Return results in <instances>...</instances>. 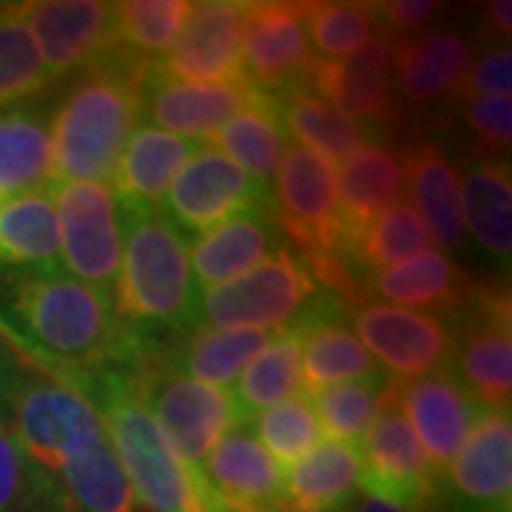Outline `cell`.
<instances>
[{
  "instance_id": "6da1fadb",
  "label": "cell",
  "mask_w": 512,
  "mask_h": 512,
  "mask_svg": "<svg viewBox=\"0 0 512 512\" xmlns=\"http://www.w3.org/2000/svg\"><path fill=\"white\" fill-rule=\"evenodd\" d=\"M0 325L55 376L134 367L148 345L117 319L111 296L60 268L0 271Z\"/></svg>"
},
{
  "instance_id": "7a4b0ae2",
  "label": "cell",
  "mask_w": 512,
  "mask_h": 512,
  "mask_svg": "<svg viewBox=\"0 0 512 512\" xmlns=\"http://www.w3.org/2000/svg\"><path fill=\"white\" fill-rule=\"evenodd\" d=\"M154 60L117 40L66 83L52 109V183H106L143 114Z\"/></svg>"
},
{
  "instance_id": "3957f363",
  "label": "cell",
  "mask_w": 512,
  "mask_h": 512,
  "mask_svg": "<svg viewBox=\"0 0 512 512\" xmlns=\"http://www.w3.org/2000/svg\"><path fill=\"white\" fill-rule=\"evenodd\" d=\"M77 387L109 430L137 504L146 512H222L205 481L185 467L137 393L131 367L60 376Z\"/></svg>"
},
{
  "instance_id": "277c9868",
  "label": "cell",
  "mask_w": 512,
  "mask_h": 512,
  "mask_svg": "<svg viewBox=\"0 0 512 512\" xmlns=\"http://www.w3.org/2000/svg\"><path fill=\"white\" fill-rule=\"evenodd\" d=\"M111 308L131 333L165 342L197 325L188 239L163 211H123V265Z\"/></svg>"
},
{
  "instance_id": "5b68a950",
  "label": "cell",
  "mask_w": 512,
  "mask_h": 512,
  "mask_svg": "<svg viewBox=\"0 0 512 512\" xmlns=\"http://www.w3.org/2000/svg\"><path fill=\"white\" fill-rule=\"evenodd\" d=\"M131 373L140 399L151 410L171 450L194 476L202 478L211 450L237 424L231 393L185 376L171 365L160 342H148Z\"/></svg>"
},
{
  "instance_id": "8992f818",
  "label": "cell",
  "mask_w": 512,
  "mask_h": 512,
  "mask_svg": "<svg viewBox=\"0 0 512 512\" xmlns=\"http://www.w3.org/2000/svg\"><path fill=\"white\" fill-rule=\"evenodd\" d=\"M330 296L308 265L285 251L225 285L197 293V325L220 330H288L322 308Z\"/></svg>"
},
{
  "instance_id": "52a82bcc",
  "label": "cell",
  "mask_w": 512,
  "mask_h": 512,
  "mask_svg": "<svg viewBox=\"0 0 512 512\" xmlns=\"http://www.w3.org/2000/svg\"><path fill=\"white\" fill-rule=\"evenodd\" d=\"M6 419L26 456L52 481L74 456L109 436L94 404L37 362L29 365V373L12 393Z\"/></svg>"
},
{
  "instance_id": "ba28073f",
  "label": "cell",
  "mask_w": 512,
  "mask_h": 512,
  "mask_svg": "<svg viewBox=\"0 0 512 512\" xmlns=\"http://www.w3.org/2000/svg\"><path fill=\"white\" fill-rule=\"evenodd\" d=\"M271 217L302 262L345 248L336 205V168L308 148H291L279 165L271 194Z\"/></svg>"
},
{
  "instance_id": "9c48e42d",
  "label": "cell",
  "mask_w": 512,
  "mask_h": 512,
  "mask_svg": "<svg viewBox=\"0 0 512 512\" xmlns=\"http://www.w3.org/2000/svg\"><path fill=\"white\" fill-rule=\"evenodd\" d=\"M63 262L74 279L111 296L123 265V211L106 183L52 185Z\"/></svg>"
},
{
  "instance_id": "30bf717a",
  "label": "cell",
  "mask_w": 512,
  "mask_h": 512,
  "mask_svg": "<svg viewBox=\"0 0 512 512\" xmlns=\"http://www.w3.org/2000/svg\"><path fill=\"white\" fill-rule=\"evenodd\" d=\"M456 379L484 410H510V291L481 285L470 308L450 322Z\"/></svg>"
},
{
  "instance_id": "8fae6325",
  "label": "cell",
  "mask_w": 512,
  "mask_h": 512,
  "mask_svg": "<svg viewBox=\"0 0 512 512\" xmlns=\"http://www.w3.org/2000/svg\"><path fill=\"white\" fill-rule=\"evenodd\" d=\"M424 512H512L510 410H481Z\"/></svg>"
},
{
  "instance_id": "7c38bea8",
  "label": "cell",
  "mask_w": 512,
  "mask_h": 512,
  "mask_svg": "<svg viewBox=\"0 0 512 512\" xmlns=\"http://www.w3.org/2000/svg\"><path fill=\"white\" fill-rule=\"evenodd\" d=\"M345 319H350L353 336L390 382H410L436 370H450L453 330L441 316L370 299L345 311Z\"/></svg>"
},
{
  "instance_id": "4fadbf2b",
  "label": "cell",
  "mask_w": 512,
  "mask_h": 512,
  "mask_svg": "<svg viewBox=\"0 0 512 512\" xmlns=\"http://www.w3.org/2000/svg\"><path fill=\"white\" fill-rule=\"evenodd\" d=\"M313 52L305 26V3L251 0L245 3L242 80L262 97H282L308 83Z\"/></svg>"
},
{
  "instance_id": "5bb4252c",
  "label": "cell",
  "mask_w": 512,
  "mask_h": 512,
  "mask_svg": "<svg viewBox=\"0 0 512 512\" xmlns=\"http://www.w3.org/2000/svg\"><path fill=\"white\" fill-rule=\"evenodd\" d=\"M268 208V188L254 183L225 154L202 146L200 151H194V157L183 165V171L168 188L163 214L183 234H205L234 217Z\"/></svg>"
},
{
  "instance_id": "9a60e30c",
  "label": "cell",
  "mask_w": 512,
  "mask_h": 512,
  "mask_svg": "<svg viewBox=\"0 0 512 512\" xmlns=\"http://www.w3.org/2000/svg\"><path fill=\"white\" fill-rule=\"evenodd\" d=\"M305 86L325 97L339 114L367 128L376 140L404 120L393 86L390 40L382 35L345 60H313Z\"/></svg>"
},
{
  "instance_id": "2e32d148",
  "label": "cell",
  "mask_w": 512,
  "mask_h": 512,
  "mask_svg": "<svg viewBox=\"0 0 512 512\" xmlns=\"http://www.w3.org/2000/svg\"><path fill=\"white\" fill-rule=\"evenodd\" d=\"M362 490L387 498L410 512H424L433 504L436 481L427 470L413 427L393 399V382L370 430L362 439Z\"/></svg>"
},
{
  "instance_id": "e0dca14e",
  "label": "cell",
  "mask_w": 512,
  "mask_h": 512,
  "mask_svg": "<svg viewBox=\"0 0 512 512\" xmlns=\"http://www.w3.org/2000/svg\"><path fill=\"white\" fill-rule=\"evenodd\" d=\"M248 0H202L185 18L160 72L205 86H228L242 80V35Z\"/></svg>"
},
{
  "instance_id": "ac0fdd59",
  "label": "cell",
  "mask_w": 512,
  "mask_h": 512,
  "mask_svg": "<svg viewBox=\"0 0 512 512\" xmlns=\"http://www.w3.org/2000/svg\"><path fill=\"white\" fill-rule=\"evenodd\" d=\"M393 399L413 427L427 470L439 487L473 421L484 410L464 390L453 370H436L410 382H393Z\"/></svg>"
},
{
  "instance_id": "d6986e66",
  "label": "cell",
  "mask_w": 512,
  "mask_h": 512,
  "mask_svg": "<svg viewBox=\"0 0 512 512\" xmlns=\"http://www.w3.org/2000/svg\"><path fill=\"white\" fill-rule=\"evenodd\" d=\"M20 15L55 83H69L114 43V3L26 0Z\"/></svg>"
},
{
  "instance_id": "ffe728a7",
  "label": "cell",
  "mask_w": 512,
  "mask_h": 512,
  "mask_svg": "<svg viewBox=\"0 0 512 512\" xmlns=\"http://www.w3.org/2000/svg\"><path fill=\"white\" fill-rule=\"evenodd\" d=\"M390 57L402 109L430 111L441 103H456L461 80L473 63V49L456 29H430L410 40L390 43Z\"/></svg>"
},
{
  "instance_id": "44dd1931",
  "label": "cell",
  "mask_w": 512,
  "mask_h": 512,
  "mask_svg": "<svg viewBox=\"0 0 512 512\" xmlns=\"http://www.w3.org/2000/svg\"><path fill=\"white\" fill-rule=\"evenodd\" d=\"M202 478L222 512H285V476L248 424H234L222 436L202 467Z\"/></svg>"
},
{
  "instance_id": "7402d4cb",
  "label": "cell",
  "mask_w": 512,
  "mask_h": 512,
  "mask_svg": "<svg viewBox=\"0 0 512 512\" xmlns=\"http://www.w3.org/2000/svg\"><path fill=\"white\" fill-rule=\"evenodd\" d=\"M254 94V89H248L245 83H183L160 72L157 63L143 86V111L151 123H157L168 134L183 140L188 137L191 143H205L225 123H231L254 100Z\"/></svg>"
},
{
  "instance_id": "603a6c76",
  "label": "cell",
  "mask_w": 512,
  "mask_h": 512,
  "mask_svg": "<svg viewBox=\"0 0 512 512\" xmlns=\"http://www.w3.org/2000/svg\"><path fill=\"white\" fill-rule=\"evenodd\" d=\"M478 288L481 282L441 251H424L370 276V293L384 299V305H404L410 311L427 308L424 313L441 316L444 322L467 311Z\"/></svg>"
},
{
  "instance_id": "cb8c5ba5",
  "label": "cell",
  "mask_w": 512,
  "mask_h": 512,
  "mask_svg": "<svg viewBox=\"0 0 512 512\" xmlns=\"http://www.w3.org/2000/svg\"><path fill=\"white\" fill-rule=\"evenodd\" d=\"M404 185L410 188L413 208L427 225L433 242L444 251H461L467 231L458 208V171L453 157L439 140H410L399 154Z\"/></svg>"
},
{
  "instance_id": "d4e9b609",
  "label": "cell",
  "mask_w": 512,
  "mask_h": 512,
  "mask_svg": "<svg viewBox=\"0 0 512 512\" xmlns=\"http://www.w3.org/2000/svg\"><path fill=\"white\" fill-rule=\"evenodd\" d=\"M197 148V143L174 137L163 128H134L111 174V191L120 211H154Z\"/></svg>"
},
{
  "instance_id": "484cf974",
  "label": "cell",
  "mask_w": 512,
  "mask_h": 512,
  "mask_svg": "<svg viewBox=\"0 0 512 512\" xmlns=\"http://www.w3.org/2000/svg\"><path fill=\"white\" fill-rule=\"evenodd\" d=\"M288 242L276 228L271 211H251L197 237L191 248V274L202 291L225 285L237 276L254 271L256 265L285 251Z\"/></svg>"
},
{
  "instance_id": "4316f807",
  "label": "cell",
  "mask_w": 512,
  "mask_h": 512,
  "mask_svg": "<svg viewBox=\"0 0 512 512\" xmlns=\"http://www.w3.org/2000/svg\"><path fill=\"white\" fill-rule=\"evenodd\" d=\"M404 171L399 151L384 143H367L339 168L336 177V205L345 242H356L365 228L402 202Z\"/></svg>"
},
{
  "instance_id": "83f0119b",
  "label": "cell",
  "mask_w": 512,
  "mask_h": 512,
  "mask_svg": "<svg viewBox=\"0 0 512 512\" xmlns=\"http://www.w3.org/2000/svg\"><path fill=\"white\" fill-rule=\"evenodd\" d=\"M458 208L464 231L473 234L478 248L507 262L512 251L510 160L467 157L458 180Z\"/></svg>"
},
{
  "instance_id": "f1b7e54d",
  "label": "cell",
  "mask_w": 512,
  "mask_h": 512,
  "mask_svg": "<svg viewBox=\"0 0 512 512\" xmlns=\"http://www.w3.org/2000/svg\"><path fill=\"white\" fill-rule=\"evenodd\" d=\"M52 183V103L0 109V200Z\"/></svg>"
},
{
  "instance_id": "f546056e",
  "label": "cell",
  "mask_w": 512,
  "mask_h": 512,
  "mask_svg": "<svg viewBox=\"0 0 512 512\" xmlns=\"http://www.w3.org/2000/svg\"><path fill=\"white\" fill-rule=\"evenodd\" d=\"M362 493V458L353 444H319L282 481L285 512H345Z\"/></svg>"
},
{
  "instance_id": "4dcf8cb0",
  "label": "cell",
  "mask_w": 512,
  "mask_h": 512,
  "mask_svg": "<svg viewBox=\"0 0 512 512\" xmlns=\"http://www.w3.org/2000/svg\"><path fill=\"white\" fill-rule=\"evenodd\" d=\"M60 225L52 188L0 200V271H55Z\"/></svg>"
},
{
  "instance_id": "1f68e13d",
  "label": "cell",
  "mask_w": 512,
  "mask_h": 512,
  "mask_svg": "<svg viewBox=\"0 0 512 512\" xmlns=\"http://www.w3.org/2000/svg\"><path fill=\"white\" fill-rule=\"evenodd\" d=\"M271 339L274 330H220L194 325L160 345L171 365L183 370L185 376L214 387H228L237 382L239 373Z\"/></svg>"
},
{
  "instance_id": "d6a6232c",
  "label": "cell",
  "mask_w": 512,
  "mask_h": 512,
  "mask_svg": "<svg viewBox=\"0 0 512 512\" xmlns=\"http://www.w3.org/2000/svg\"><path fill=\"white\" fill-rule=\"evenodd\" d=\"M276 111L285 134L293 137L299 148H308L313 154L325 157L330 165H342L350 154H356L367 143H379L367 128L339 114L311 86H299L276 97Z\"/></svg>"
},
{
  "instance_id": "836d02e7",
  "label": "cell",
  "mask_w": 512,
  "mask_h": 512,
  "mask_svg": "<svg viewBox=\"0 0 512 512\" xmlns=\"http://www.w3.org/2000/svg\"><path fill=\"white\" fill-rule=\"evenodd\" d=\"M299 333H302V384L308 396L333 384L384 373L365 345L353 336V330L345 322V311L325 313L308 322L305 328H299Z\"/></svg>"
},
{
  "instance_id": "e575fe53",
  "label": "cell",
  "mask_w": 512,
  "mask_h": 512,
  "mask_svg": "<svg viewBox=\"0 0 512 512\" xmlns=\"http://www.w3.org/2000/svg\"><path fill=\"white\" fill-rule=\"evenodd\" d=\"M208 143L222 148L220 154H225L262 188L274 180L288 154V134L279 120L276 100L262 94H254V100L231 123H225Z\"/></svg>"
},
{
  "instance_id": "d590c367",
  "label": "cell",
  "mask_w": 512,
  "mask_h": 512,
  "mask_svg": "<svg viewBox=\"0 0 512 512\" xmlns=\"http://www.w3.org/2000/svg\"><path fill=\"white\" fill-rule=\"evenodd\" d=\"M55 484L66 512H143L109 436L74 456Z\"/></svg>"
},
{
  "instance_id": "8d00e7d4",
  "label": "cell",
  "mask_w": 512,
  "mask_h": 512,
  "mask_svg": "<svg viewBox=\"0 0 512 512\" xmlns=\"http://www.w3.org/2000/svg\"><path fill=\"white\" fill-rule=\"evenodd\" d=\"M299 384H302V333L293 328L279 330L239 373L237 393L231 396L237 410V424H251L259 413L296 396Z\"/></svg>"
},
{
  "instance_id": "74e56055",
  "label": "cell",
  "mask_w": 512,
  "mask_h": 512,
  "mask_svg": "<svg viewBox=\"0 0 512 512\" xmlns=\"http://www.w3.org/2000/svg\"><path fill=\"white\" fill-rule=\"evenodd\" d=\"M55 86L20 3H0V109L46 100Z\"/></svg>"
},
{
  "instance_id": "f35d334b",
  "label": "cell",
  "mask_w": 512,
  "mask_h": 512,
  "mask_svg": "<svg viewBox=\"0 0 512 512\" xmlns=\"http://www.w3.org/2000/svg\"><path fill=\"white\" fill-rule=\"evenodd\" d=\"M387 390H390V379L384 373H376L367 379L333 384L313 393L311 404L319 421V433H325L333 444L356 447L376 419Z\"/></svg>"
},
{
  "instance_id": "ab89813d",
  "label": "cell",
  "mask_w": 512,
  "mask_h": 512,
  "mask_svg": "<svg viewBox=\"0 0 512 512\" xmlns=\"http://www.w3.org/2000/svg\"><path fill=\"white\" fill-rule=\"evenodd\" d=\"M350 254L373 276L376 271L402 265L413 256L433 251V237L410 202H396L365 228V234L350 242Z\"/></svg>"
},
{
  "instance_id": "60d3db41",
  "label": "cell",
  "mask_w": 512,
  "mask_h": 512,
  "mask_svg": "<svg viewBox=\"0 0 512 512\" xmlns=\"http://www.w3.org/2000/svg\"><path fill=\"white\" fill-rule=\"evenodd\" d=\"M191 0H123L114 3V40L128 52L160 63L191 12Z\"/></svg>"
},
{
  "instance_id": "b9f144b4",
  "label": "cell",
  "mask_w": 512,
  "mask_h": 512,
  "mask_svg": "<svg viewBox=\"0 0 512 512\" xmlns=\"http://www.w3.org/2000/svg\"><path fill=\"white\" fill-rule=\"evenodd\" d=\"M305 26L316 60H345L379 35L373 3H305Z\"/></svg>"
},
{
  "instance_id": "7bdbcfd3",
  "label": "cell",
  "mask_w": 512,
  "mask_h": 512,
  "mask_svg": "<svg viewBox=\"0 0 512 512\" xmlns=\"http://www.w3.org/2000/svg\"><path fill=\"white\" fill-rule=\"evenodd\" d=\"M0 512H66L57 484L43 476L0 413Z\"/></svg>"
},
{
  "instance_id": "ee69618b",
  "label": "cell",
  "mask_w": 512,
  "mask_h": 512,
  "mask_svg": "<svg viewBox=\"0 0 512 512\" xmlns=\"http://www.w3.org/2000/svg\"><path fill=\"white\" fill-rule=\"evenodd\" d=\"M248 427H254L256 441L274 458L282 476L319 444V421L313 413L311 396L305 393L291 396L271 410L259 413Z\"/></svg>"
},
{
  "instance_id": "f6af8a7d",
  "label": "cell",
  "mask_w": 512,
  "mask_h": 512,
  "mask_svg": "<svg viewBox=\"0 0 512 512\" xmlns=\"http://www.w3.org/2000/svg\"><path fill=\"white\" fill-rule=\"evenodd\" d=\"M464 128L473 134L478 157L507 160L512 140V100L510 97H481L464 103Z\"/></svg>"
},
{
  "instance_id": "bcb514c9",
  "label": "cell",
  "mask_w": 512,
  "mask_h": 512,
  "mask_svg": "<svg viewBox=\"0 0 512 512\" xmlns=\"http://www.w3.org/2000/svg\"><path fill=\"white\" fill-rule=\"evenodd\" d=\"M512 89V52L510 46H484V52L470 63L461 80L458 103H470L481 97H510Z\"/></svg>"
},
{
  "instance_id": "7dc6e473",
  "label": "cell",
  "mask_w": 512,
  "mask_h": 512,
  "mask_svg": "<svg viewBox=\"0 0 512 512\" xmlns=\"http://www.w3.org/2000/svg\"><path fill=\"white\" fill-rule=\"evenodd\" d=\"M379 35L387 37L390 43L410 40V37L430 32V26L441 18L444 3L433 0H387V3H373Z\"/></svg>"
},
{
  "instance_id": "c3c4849f",
  "label": "cell",
  "mask_w": 512,
  "mask_h": 512,
  "mask_svg": "<svg viewBox=\"0 0 512 512\" xmlns=\"http://www.w3.org/2000/svg\"><path fill=\"white\" fill-rule=\"evenodd\" d=\"M29 356L15 348V342L9 339V333L0 328V413H6L12 393L18 390L23 376L29 373Z\"/></svg>"
},
{
  "instance_id": "681fc988",
  "label": "cell",
  "mask_w": 512,
  "mask_h": 512,
  "mask_svg": "<svg viewBox=\"0 0 512 512\" xmlns=\"http://www.w3.org/2000/svg\"><path fill=\"white\" fill-rule=\"evenodd\" d=\"M512 32V3L510 0H493L484 3L478 12V37L487 46H510Z\"/></svg>"
},
{
  "instance_id": "f907efd6",
  "label": "cell",
  "mask_w": 512,
  "mask_h": 512,
  "mask_svg": "<svg viewBox=\"0 0 512 512\" xmlns=\"http://www.w3.org/2000/svg\"><path fill=\"white\" fill-rule=\"evenodd\" d=\"M345 512H410L399 507V504H393V501H387V498H379V495L373 493H362L356 495V501L350 504Z\"/></svg>"
},
{
  "instance_id": "816d5d0a",
  "label": "cell",
  "mask_w": 512,
  "mask_h": 512,
  "mask_svg": "<svg viewBox=\"0 0 512 512\" xmlns=\"http://www.w3.org/2000/svg\"><path fill=\"white\" fill-rule=\"evenodd\" d=\"M143 512H146V510H143Z\"/></svg>"
}]
</instances>
